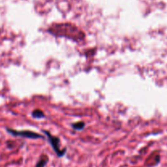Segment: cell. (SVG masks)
Listing matches in <instances>:
<instances>
[{"label": "cell", "mask_w": 167, "mask_h": 167, "mask_svg": "<svg viewBox=\"0 0 167 167\" xmlns=\"http://www.w3.org/2000/svg\"><path fill=\"white\" fill-rule=\"evenodd\" d=\"M44 133L47 136L49 142H50L51 147L53 148V149H54V151L55 152V153L57 154L58 157H63L64 155L65 154L66 149L65 148H64V149H62V150L60 149V148L59 138H56V137H55V136H51V134L49 133V132H47V131H44Z\"/></svg>", "instance_id": "6da1fadb"}, {"label": "cell", "mask_w": 167, "mask_h": 167, "mask_svg": "<svg viewBox=\"0 0 167 167\" xmlns=\"http://www.w3.org/2000/svg\"><path fill=\"white\" fill-rule=\"evenodd\" d=\"M47 162H48V157H47V155H42L41 158L37 162L35 167H45V165H47Z\"/></svg>", "instance_id": "3957f363"}, {"label": "cell", "mask_w": 167, "mask_h": 167, "mask_svg": "<svg viewBox=\"0 0 167 167\" xmlns=\"http://www.w3.org/2000/svg\"><path fill=\"white\" fill-rule=\"evenodd\" d=\"M32 115L35 118H42V117H44V113L39 109L34 110V112H32Z\"/></svg>", "instance_id": "277c9868"}, {"label": "cell", "mask_w": 167, "mask_h": 167, "mask_svg": "<svg viewBox=\"0 0 167 167\" xmlns=\"http://www.w3.org/2000/svg\"><path fill=\"white\" fill-rule=\"evenodd\" d=\"M7 131L8 133L12 134L15 136H21V137L28 138V139H39V138H43L41 135L37 134L35 132L30 131H17L16 130L11 129V128H7Z\"/></svg>", "instance_id": "7a4b0ae2"}, {"label": "cell", "mask_w": 167, "mask_h": 167, "mask_svg": "<svg viewBox=\"0 0 167 167\" xmlns=\"http://www.w3.org/2000/svg\"><path fill=\"white\" fill-rule=\"evenodd\" d=\"M75 130H82L83 129V127L85 126V123L83 122H75L72 125Z\"/></svg>", "instance_id": "5b68a950"}]
</instances>
